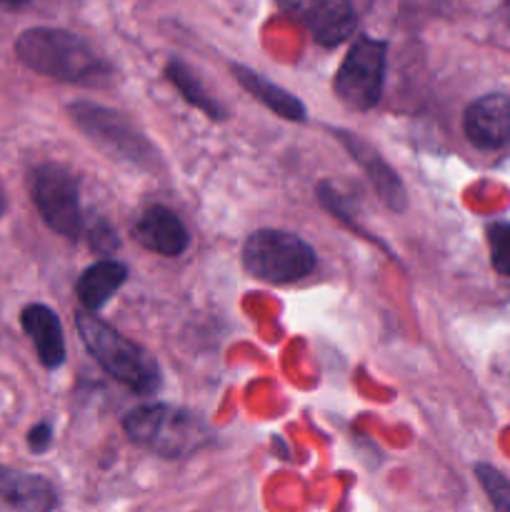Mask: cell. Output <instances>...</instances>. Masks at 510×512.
Listing matches in <instances>:
<instances>
[{"mask_svg": "<svg viewBox=\"0 0 510 512\" xmlns=\"http://www.w3.org/2000/svg\"><path fill=\"white\" fill-rule=\"evenodd\" d=\"M15 55L25 68L63 83L100 85L108 80L110 65L80 35L63 28H30L15 40Z\"/></svg>", "mask_w": 510, "mask_h": 512, "instance_id": "obj_1", "label": "cell"}, {"mask_svg": "<svg viewBox=\"0 0 510 512\" xmlns=\"http://www.w3.org/2000/svg\"><path fill=\"white\" fill-rule=\"evenodd\" d=\"M75 325L88 353L98 360V365L110 378L138 395H150L160 388L158 363L140 345L120 335L88 310L75 313Z\"/></svg>", "mask_w": 510, "mask_h": 512, "instance_id": "obj_2", "label": "cell"}, {"mask_svg": "<svg viewBox=\"0 0 510 512\" xmlns=\"http://www.w3.org/2000/svg\"><path fill=\"white\" fill-rule=\"evenodd\" d=\"M123 428L133 443L153 450L160 458H185L213 443V430L198 415L165 403L130 410Z\"/></svg>", "mask_w": 510, "mask_h": 512, "instance_id": "obj_3", "label": "cell"}, {"mask_svg": "<svg viewBox=\"0 0 510 512\" xmlns=\"http://www.w3.org/2000/svg\"><path fill=\"white\" fill-rule=\"evenodd\" d=\"M243 265L270 285L298 283L315 268V250L285 230H255L243 245Z\"/></svg>", "mask_w": 510, "mask_h": 512, "instance_id": "obj_4", "label": "cell"}, {"mask_svg": "<svg viewBox=\"0 0 510 512\" xmlns=\"http://www.w3.org/2000/svg\"><path fill=\"white\" fill-rule=\"evenodd\" d=\"M70 115H73V123L110 158L138 165V168L153 165V145L135 130V125L125 115L93 103L70 105Z\"/></svg>", "mask_w": 510, "mask_h": 512, "instance_id": "obj_5", "label": "cell"}, {"mask_svg": "<svg viewBox=\"0 0 510 512\" xmlns=\"http://www.w3.org/2000/svg\"><path fill=\"white\" fill-rule=\"evenodd\" d=\"M385 58L388 45L375 38H358L345 53L333 90L348 108L370 110L380 103L385 83Z\"/></svg>", "mask_w": 510, "mask_h": 512, "instance_id": "obj_6", "label": "cell"}, {"mask_svg": "<svg viewBox=\"0 0 510 512\" xmlns=\"http://www.w3.org/2000/svg\"><path fill=\"white\" fill-rule=\"evenodd\" d=\"M30 195L50 230L65 238H78L83 230V210L78 183L68 170L53 163L38 165L30 175Z\"/></svg>", "mask_w": 510, "mask_h": 512, "instance_id": "obj_7", "label": "cell"}, {"mask_svg": "<svg viewBox=\"0 0 510 512\" xmlns=\"http://www.w3.org/2000/svg\"><path fill=\"white\" fill-rule=\"evenodd\" d=\"M278 5L325 48L348 40L358 23L350 0H278Z\"/></svg>", "mask_w": 510, "mask_h": 512, "instance_id": "obj_8", "label": "cell"}, {"mask_svg": "<svg viewBox=\"0 0 510 512\" xmlns=\"http://www.w3.org/2000/svg\"><path fill=\"white\" fill-rule=\"evenodd\" d=\"M465 138L480 150H500L510 143V98L490 93L473 100L463 115Z\"/></svg>", "mask_w": 510, "mask_h": 512, "instance_id": "obj_9", "label": "cell"}, {"mask_svg": "<svg viewBox=\"0 0 510 512\" xmlns=\"http://www.w3.org/2000/svg\"><path fill=\"white\" fill-rule=\"evenodd\" d=\"M133 238L150 253L178 258L188 250L190 233L183 220L165 205H150L133 223Z\"/></svg>", "mask_w": 510, "mask_h": 512, "instance_id": "obj_10", "label": "cell"}, {"mask_svg": "<svg viewBox=\"0 0 510 512\" xmlns=\"http://www.w3.org/2000/svg\"><path fill=\"white\" fill-rule=\"evenodd\" d=\"M335 135H338V140L343 143V148L353 155L355 163L365 170V175H368L370 185H373V190L378 193V198L383 200L390 210H395V213L405 210L408 195H405L403 183H400L398 173L380 158L378 150H375L373 145L365 143L363 138H358V135L348 133V130H335Z\"/></svg>", "mask_w": 510, "mask_h": 512, "instance_id": "obj_11", "label": "cell"}, {"mask_svg": "<svg viewBox=\"0 0 510 512\" xmlns=\"http://www.w3.org/2000/svg\"><path fill=\"white\" fill-rule=\"evenodd\" d=\"M55 490L45 478L0 465V512H53Z\"/></svg>", "mask_w": 510, "mask_h": 512, "instance_id": "obj_12", "label": "cell"}, {"mask_svg": "<svg viewBox=\"0 0 510 512\" xmlns=\"http://www.w3.org/2000/svg\"><path fill=\"white\" fill-rule=\"evenodd\" d=\"M20 323L33 340L40 363L50 370L60 368L65 363V335L58 315L48 305L33 303L20 313Z\"/></svg>", "mask_w": 510, "mask_h": 512, "instance_id": "obj_13", "label": "cell"}, {"mask_svg": "<svg viewBox=\"0 0 510 512\" xmlns=\"http://www.w3.org/2000/svg\"><path fill=\"white\" fill-rule=\"evenodd\" d=\"M125 278H128V268L120 260H98L80 275L78 283H75V293H78L83 308L88 313H95L113 298V293L125 283Z\"/></svg>", "mask_w": 510, "mask_h": 512, "instance_id": "obj_14", "label": "cell"}, {"mask_svg": "<svg viewBox=\"0 0 510 512\" xmlns=\"http://www.w3.org/2000/svg\"><path fill=\"white\" fill-rule=\"evenodd\" d=\"M233 75L255 100H260L265 108L278 113L280 118L293 120V123H303L305 115H308L305 105L300 103L293 93H288L285 88L275 85L273 80H268L265 75L255 73V70L245 68V65H233Z\"/></svg>", "mask_w": 510, "mask_h": 512, "instance_id": "obj_15", "label": "cell"}, {"mask_svg": "<svg viewBox=\"0 0 510 512\" xmlns=\"http://www.w3.org/2000/svg\"><path fill=\"white\" fill-rule=\"evenodd\" d=\"M165 75H168L170 83L178 88V93L183 95L190 105H195L200 113L208 115L210 120H225L223 105L205 90V85L200 83V78L188 68V65L180 63V60H170L168 68H165Z\"/></svg>", "mask_w": 510, "mask_h": 512, "instance_id": "obj_16", "label": "cell"}, {"mask_svg": "<svg viewBox=\"0 0 510 512\" xmlns=\"http://www.w3.org/2000/svg\"><path fill=\"white\" fill-rule=\"evenodd\" d=\"M475 478L483 485L493 512H510V480L490 465H475Z\"/></svg>", "mask_w": 510, "mask_h": 512, "instance_id": "obj_17", "label": "cell"}, {"mask_svg": "<svg viewBox=\"0 0 510 512\" xmlns=\"http://www.w3.org/2000/svg\"><path fill=\"white\" fill-rule=\"evenodd\" d=\"M485 235H488L490 263H493L495 273L510 278V223L495 220L488 225Z\"/></svg>", "mask_w": 510, "mask_h": 512, "instance_id": "obj_18", "label": "cell"}, {"mask_svg": "<svg viewBox=\"0 0 510 512\" xmlns=\"http://www.w3.org/2000/svg\"><path fill=\"white\" fill-rule=\"evenodd\" d=\"M28 445L33 453H45L53 445V428L48 423H38L28 435Z\"/></svg>", "mask_w": 510, "mask_h": 512, "instance_id": "obj_19", "label": "cell"}, {"mask_svg": "<svg viewBox=\"0 0 510 512\" xmlns=\"http://www.w3.org/2000/svg\"><path fill=\"white\" fill-rule=\"evenodd\" d=\"M30 3V0H0V5H8V8H18V5Z\"/></svg>", "mask_w": 510, "mask_h": 512, "instance_id": "obj_20", "label": "cell"}, {"mask_svg": "<svg viewBox=\"0 0 510 512\" xmlns=\"http://www.w3.org/2000/svg\"><path fill=\"white\" fill-rule=\"evenodd\" d=\"M5 208H8V200H5V193H3V188H0V215L5 213Z\"/></svg>", "mask_w": 510, "mask_h": 512, "instance_id": "obj_21", "label": "cell"}, {"mask_svg": "<svg viewBox=\"0 0 510 512\" xmlns=\"http://www.w3.org/2000/svg\"><path fill=\"white\" fill-rule=\"evenodd\" d=\"M505 18H508V23H510V0L505 3Z\"/></svg>", "mask_w": 510, "mask_h": 512, "instance_id": "obj_22", "label": "cell"}]
</instances>
